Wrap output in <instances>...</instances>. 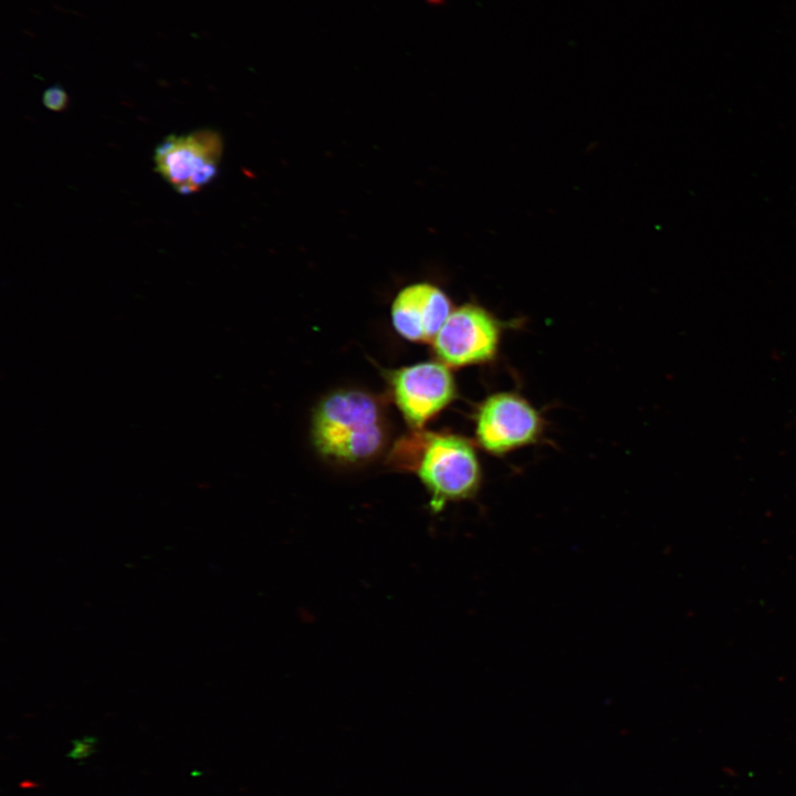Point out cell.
<instances>
[{
  "label": "cell",
  "mask_w": 796,
  "mask_h": 796,
  "mask_svg": "<svg viewBox=\"0 0 796 796\" xmlns=\"http://www.w3.org/2000/svg\"><path fill=\"white\" fill-rule=\"evenodd\" d=\"M395 401L409 425L421 427L454 396V381L446 364L419 363L394 373Z\"/></svg>",
  "instance_id": "obj_5"
},
{
  "label": "cell",
  "mask_w": 796,
  "mask_h": 796,
  "mask_svg": "<svg viewBox=\"0 0 796 796\" xmlns=\"http://www.w3.org/2000/svg\"><path fill=\"white\" fill-rule=\"evenodd\" d=\"M499 335V327L486 311L467 304L451 312L433 338V348L448 366L483 363L494 356Z\"/></svg>",
  "instance_id": "obj_4"
},
{
  "label": "cell",
  "mask_w": 796,
  "mask_h": 796,
  "mask_svg": "<svg viewBox=\"0 0 796 796\" xmlns=\"http://www.w3.org/2000/svg\"><path fill=\"white\" fill-rule=\"evenodd\" d=\"M221 155V136L212 129L171 134L155 148V170L175 191L190 195L213 180Z\"/></svg>",
  "instance_id": "obj_3"
},
{
  "label": "cell",
  "mask_w": 796,
  "mask_h": 796,
  "mask_svg": "<svg viewBox=\"0 0 796 796\" xmlns=\"http://www.w3.org/2000/svg\"><path fill=\"white\" fill-rule=\"evenodd\" d=\"M313 439L323 454L336 460L354 462L374 455L384 442L378 406L359 391L331 395L314 415Z\"/></svg>",
  "instance_id": "obj_1"
},
{
  "label": "cell",
  "mask_w": 796,
  "mask_h": 796,
  "mask_svg": "<svg viewBox=\"0 0 796 796\" xmlns=\"http://www.w3.org/2000/svg\"><path fill=\"white\" fill-rule=\"evenodd\" d=\"M417 473L439 512L450 501L472 496L480 484V467L472 446L453 434L423 437Z\"/></svg>",
  "instance_id": "obj_2"
},
{
  "label": "cell",
  "mask_w": 796,
  "mask_h": 796,
  "mask_svg": "<svg viewBox=\"0 0 796 796\" xmlns=\"http://www.w3.org/2000/svg\"><path fill=\"white\" fill-rule=\"evenodd\" d=\"M42 102L46 108L61 112L66 108L69 96L63 87L53 85L44 91Z\"/></svg>",
  "instance_id": "obj_8"
},
{
  "label": "cell",
  "mask_w": 796,
  "mask_h": 796,
  "mask_svg": "<svg viewBox=\"0 0 796 796\" xmlns=\"http://www.w3.org/2000/svg\"><path fill=\"white\" fill-rule=\"evenodd\" d=\"M541 429L536 410L513 394H496L480 407L476 437L493 453H503L533 441Z\"/></svg>",
  "instance_id": "obj_6"
},
{
  "label": "cell",
  "mask_w": 796,
  "mask_h": 796,
  "mask_svg": "<svg viewBox=\"0 0 796 796\" xmlns=\"http://www.w3.org/2000/svg\"><path fill=\"white\" fill-rule=\"evenodd\" d=\"M448 296L437 286L417 283L399 292L391 307L395 329L413 342L433 339L451 314Z\"/></svg>",
  "instance_id": "obj_7"
}]
</instances>
